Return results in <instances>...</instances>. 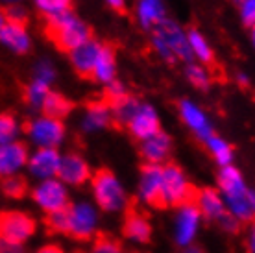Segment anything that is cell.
I'll return each mask as SVG.
<instances>
[{"label":"cell","mask_w":255,"mask_h":253,"mask_svg":"<svg viewBox=\"0 0 255 253\" xmlns=\"http://www.w3.org/2000/svg\"><path fill=\"white\" fill-rule=\"evenodd\" d=\"M45 33L59 50L67 54L93 39V32L89 26L82 22L70 9L54 15V17H46Z\"/></svg>","instance_id":"6da1fadb"},{"label":"cell","mask_w":255,"mask_h":253,"mask_svg":"<svg viewBox=\"0 0 255 253\" xmlns=\"http://www.w3.org/2000/svg\"><path fill=\"white\" fill-rule=\"evenodd\" d=\"M161 176H163V198L166 207L168 205L181 207L185 203L194 202L198 189L187 179L185 172L176 163L161 166Z\"/></svg>","instance_id":"7a4b0ae2"},{"label":"cell","mask_w":255,"mask_h":253,"mask_svg":"<svg viewBox=\"0 0 255 253\" xmlns=\"http://www.w3.org/2000/svg\"><path fill=\"white\" fill-rule=\"evenodd\" d=\"M91 183H93V194H95L98 207H102L104 211H109V213L126 207V192L111 170H108V168L96 170L91 177Z\"/></svg>","instance_id":"3957f363"},{"label":"cell","mask_w":255,"mask_h":253,"mask_svg":"<svg viewBox=\"0 0 255 253\" xmlns=\"http://www.w3.org/2000/svg\"><path fill=\"white\" fill-rule=\"evenodd\" d=\"M67 231L65 235H70L76 241H89L96 231V216L95 207L89 203H74L67 205Z\"/></svg>","instance_id":"277c9868"},{"label":"cell","mask_w":255,"mask_h":253,"mask_svg":"<svg viewBox=\"0 0 255 253\" xmlns=\"http://www.w3.org/2000/svg\"><path fill=\"white\" fill-rule=\"evenodd\" d=\"M35 233V220L22 211H6L0 215V239L22 244Z\"/></svg>","instance_id":"5b68a950"},{"label":"cell","mask_w":255,"mask_h":253,"mask_svg":"<svg viewBox=\"0 0 255 253\" xmlns=\"http://www.w3.org/2000/svg\"><path fill=\"white\" fill-rule=\"evenodd\" d=\"M32 198H33V202L37 203L46 215L56 213V211H61L69 205L67 189H65V185L61 183L59 179H56V177L43 179V181L32 190Z\"/></svg>","instance_id":"8992f818"},{"label":"cell","mask_w":255,"mask_h":253,"mask_svg":"<svg viewBox=\"0 0 255 253\" xmlns=\"http://www.w3.org/2000/svg\"><path fill=\"white\" fill-rule=\"evenodd\" d=\"M26 133L39 148H56L58 144H61L65 137V126L61 121L39 117L26 124Z\"/></svg>","instance_id":"52a82bcc"},{"label":"cell","mask_w":255,"mask_h":253,"mask_svg":"<svg viewBox=\"0 0 255 253\" xmlns=\"http://www.w3.org/2000/svg\"><path fill=\"white\" fill-rule=\"evenodd\" d=\"M140 200L155 209H166L163 198V176L159 165H142L140 166Z\"/></svg>","instance_id":"ba28073f"},{"label":"cell","mask_w":255,"mask_h":253,"mask_svg":"<svg viewBox=\"0 0 255 253\" xmlns=\"http://www.w3.org/2000/svg\"><path fill=\"white\" fill-rule=\"evenodd\" d=\"M153 35L172 52L174 57H179L183 61H191L192 54L189 43H187V33L174 20L163 19L157 26H153Z\"/></svg>","instance_id":"9c48e42d"},{"label":"cell","mask_w":255,"mask_h":253,"mask_svg":"<svg viewBox=\"0 0 255 253\" xmlns=\"http://www.w3.org/2000/svg\"><path fill=\"white\" fill-rule=\"evenodd\" d=\"M200 211L192 203H185L179 207L178 218H176V242L179 246H191L194 237L198 233V226H200Z\"/></svg>","instance_id":"30bf717a"},{"label":"cell","mask_w":255,"mask_h":253,"mask_svg":"<svg viewBox=\"0 0 255 253\" xmlns=\"http://www.w3.org/2000/svg\"><path fill=\"white\" fill-rule=\"evenodd\" d=\"M126 127L137 140H144L148 137L155 135L157 131H161L159 117H157V113H155V109L152 106H142L140 104L137 111H135V115L129 119Z\"/></svg>","instance_id":"8fae6325"},{"label":"cell","mask_w":255,"mask_h":253,"mask_svg":"<svg viewBox=\"0 0 255 253\" xmlns=\"http://www.w3.org/2000/svg\"><path fill=\"white\" fill-rule=\"evenodd\" d=\"M58 177L61 183L80 187V185H83L91 177V168L82 155L69 153V155L61 157V161H59Z\"/></svg>","instance_id":"7c38bea8"},{"label":"cell","mask_w":255,"mask_h":253,"mask_svg":"<svg viewBox=\"0 0 255 253\" xmlns=\"http://www.w3.org/2000/svg\"><path fill=\"white\" fill-rule=\"evenodd\" d=\"M122 233L126 239L139 244L150 241V235H152V226L148 216L139 211L135 205L126 207V216H124V226H122Z\"/></svg>","instance_id":"4fadbf2b"},{"label":"cell","mask_w":255,"mask_h":253,"mask_svg":"<svg viewBox=\"0 0 255 253\" xmlns=\"http://www.w3.org/2000/svg\"><path fill=\"white\" fill-rule=\"evenodd\" d=\"M61 155L56 148H39L26 165L30 166V172L39 179H52L58 176Z\"/></svg>","instance_id":"5bb4252c"},{"label":"cell","mask_w":255,"mask_h":253,"mask_svg":"<svg viewBox=\"0 0 255 253\" xmlns=\"http://www.w3.org/2000/svg\"><path fill=\"white\" fill-rule=\"evenodd\" d=\"M28 163V148L22 142L0 144V176H13Z\"/></svg>","instance_id":"9a60e30c"},{"label":"cell","mask_w":255,"mask_h":253,"mask_svg":"<svg viewBox=\"0 0 255 253\" xmlns=\"http://www.w3.org/2000/svg\"><path fill=\"white\" fill-rule=\"evenodd\" d=\"M172 148V140L165 131H157L148 139L140 140V155L146 161L144 165H161Z\"/></svg>","instance_id":"2e32d148"},{"label":"cell","mask_w":255,"mask_h":253,"mask_svg":"<svg viewBox=\"0 0 255 253\" xmlns=\"http://www.w3.org/2000/svg\"><path fill=\"white\" fill-rule=\"evenodd\" d=\"M100 48H102V43H98L96 39H89L87 43H83L82 46H78L76 50L70 52L72 67L82 78H91L96 57L100 54Z\"/></svg>","instance_id":"e0dca14e"},{"label":"cell","mask_w":255,"mask_h":253,"mask_svg":"<svg viewBox=\"0 0 255 253\" xmlns=\"http://www.w3.org/2000/svg\"><path fill=\"white\" fill-rule=\"evenodd\" d=\"M179 115H181L183 122H185L187 126L191 127L192 131L196 133L202 140L209 139L211 135L215 133L213 127H211L209 121H207V117H205V113L198 108L196 104H192L191 100L179 102Z\"/></svg>","instance_id":"ac0fdd59"},{"label":"cell","mask_w":255,"mask_h":253,"mask_svg":"<svg viewBox=\"0 0 255 253\" xmlns=\"http://www.w3.org/2000/svg\"><path fill=\"white\" fill-rule=\"evenodd\" d=\"M194 205L198 207L200 215H204L209 220H218L224 213H228L222 194L217 189H209V187L198 190L196 198H194Z\"/></svg>","instance_id":"d6986e66"},{"label":"cell","mask_w":255,"mask_h":253,"mask_svg":"<svg viewBox=\"0 0 255 253\" xmlns=\"http://www.w3.org/2000/svg\"><path fill=\"white\" fill-rule=\"evenodd\" d=\"M218 187L222 190V198L224 202L228 200H235V198L243 196L248 192V187L244 183L243 174L237 170L235 166H222V170L218 174Z\"/></svg>","instance_id":"ffe728a7"},{"label":"cell","mask_w":255,"mask_h":253,"mask_svg":"<svg viewBox=\"0 0 255 253\" xmlns=\"http://www.w3.org/2000/svg\"><path fill=\"white\" fill-rule=\"evenodd\" d=\"M115 74H117L115 50H113L109 44H102L100 54L96 57V63H95V69H93L91 78L96 80V82L111 83V82H115Z\"/></svg>","instance_id":"44dd1931"},{"label":"cell","mask_w":255,"mask_h":253,"mask_svg":"<svg viewBox=\"0 0 255 253\" xmlns=\"http://www.w3.org/2000/svg\"><path fill=\"white\" fill-rule=\"evenodd\" d=\"M0 43L6 44L7 48L13 50L15 54H26L32 46L26 26L9 24V22H6V26L0 32Z\"/></svg>","instance_id":"7402d4cb"},{"label":"cell","mask_w":255,"mask_h":253,"mask_svg":"<svg viewBox=\"0 0 255 253\" xmlns=\"http://www.w3.org/2000/svg\"><path fill=\"white\" fill-rule=\"evenodd\" d=\"M109 122H111V111H109L108 104L104 100L91 102L87 106L83 127L87 131H95V129H102V127L109 126Z\"/></svg>","instance_id":"603a6c76"},{"label":"cell","mask_w":255,"mask_h":253,"mask_svg":"<svg viewBox=\"0 0 255 253\" xmlns=\"http://www.w3.org/2000/svg\"><path fill=\"white\" fill-rule=\"evenodd\" d=\"M137 15L142 28H153L165 19L163 0H139Z\"/></svg>","instance_id":"cb8c5ba5"},{"label":"cell","mask_w":255,"mask_h":253,"mask_svg":"<svg viewBox=\"0 0 255 253\" xmlns=\"http://www.w3.org/2000/svg\"><path fill=\"white\" fill-rule=\"evenodd\" d=\"M41 109H43V117L61 121L63 117H67L72 111V102L69 98H65L63 95L50 91L45 100H43V104H41Z\"/></svg>","instance_id":"d4e9b609"},{"label":"cell","mask_w":255,"mask_h":253,"mask_svg":"<svg viewBox=\"0 0 255 253\" xmlns=\"http://www.w3.org/2000/svg\"><path fill=\"white\" fill-rule=\"evenodd\" d=\"M140 104L135 100L133 96L126 95L122 100H119L117 104L113 106H109V111H111V122H115L119 127H126L129 119L135 115L137 108H139Z\"/></svg>","instance_id":"484cf974"},{"label":"cell","mask_w":255,"mask_h":253,"mask_svg":"<svg viewBox=\"0 0 255 253\" xmlns=\"http://www.w3.org/2000/svg\"><path fill=\"white\" fill-rule=\"evenodd\" d=\"M187 43H189L191 54L196 56L202 63H205V65L215 63V56H213V50H211L209 43L205 41V37L198 32V30H189V32H187Z\"/></svg>","instance_id":"4316f807"},{"label":"cell","mask_w":255,"mask_h":253,"mask_svg":"<svg viewBox=\"0 0 255 253\" xmlns=\"http://www.w3.org/2000/svg\"><path fill=\"white\" fill-rule=\"evenodd\" d=\"M205 146H207V150L209 153L213 155V159L217 161L218 165L222 166H228L233 161V148H231L230 142H226L224 139H220L218 135H211L209 139L204 140Z\"/></svg>","instance_id":"83f0119b"},{"label":"cell","mask_w":255,"mask_h":253,"mask_svg":"<svg viewBox=\"0 0 255 253\" xmlns=\"http://www.w3.org/2000/svg\"><path fill=\"white\" fill-rule=\"evenodd\" d=\"M48 87H50V85L33 80L32 83H28V85L24 87V95H22V98H24V102L28 104V106H32V108H41L43 100H45L46 95L50 93V89Z\"/></svg>","instance_id":"f1b7e54d"},{"label":"cell","mask_w":255,"mask_h":253,"mask_svg":"<svg viewBox=\"0 0 255 253\" xmlns=\"http://www.w3.org/2000/svg\"><path fill=\"white\" fill-rule=\"evenodd\" d=\"M0 189H2V192H4L7 198L19 200V198H22L26 192H28V183H26L24 177L13 174V176H6L4 179H2Z\"/></svg>","instance_id":"f546056e"},{"label":"cell","mask_w":255,"mask_h":253,"mask_svg":"<svg viewBox=\"0 0 255 253\" xmlns=\"http://www.w3.org/2000/svg\"><path fill=\"white\" fill-rule=\"evenodd\" d=\"M19 133V124L17 119L9 113L0 115V144H6V142H13L15 137Z\"/></svg>","instance_id":"4dcf8cb0"},{"label":"cell","mask_w":255,"mask_h":253,"mask_svg":"<svg viewBox=\"0 0 255 253\" xmlns=\"http://www.w3.org/2000/svg\"><path fill=\"white\" fill-rule=\"evenodd\" d=\"M72 0H35V6L45 17H54L63 11H69Z\"/></svg>","instance_id":"1f68e13d"},{"label":"cell","mask_w":255,"mask_h":253,"mask_svg":"<svg viewBox=\"0 0 255 253\" xmlns=\"http://www.w3.org/2000/svg\"><path fill=\"white\" fill-rule=\"evenodd\" d=\"M187 78L198 89H207L211 85V82H213V78L209 76L207 69L202 67V65H194V63L187 67Z\"/></svg>","instance_id":"d6a6232c"},{"label":"cell","mask_w":255,"mask_h":253,"mask_svg":"<svg viewBox=\"0 0 255 253\" xmlns=\"http://www.w3.org/2000/svg\"><path fill=\"white\" fill-rule=\"evenodd\" d=\"M91 253H122V246L121 242L115 241L111 235L100 233L96 237Z\"/></svg>","instance_id":"836d02e7"},{"label":"cell","mask_w":255,"mask_h":253,"mask_svg":"<svg viewBox=\"0 0 255 253\" xmlns=\"http://www.w3.org/2000/svg\"><path fill=\"white\" fill-rule=\"evenodd\" d=\"M4 15H6V22H9V24H19V26L28 24V13L24 11V7L9 6L7 9H4Z\"/></svg>","instance_id":"e575fe53"},{"label":"cell","mask_w":255,"mask_h":253,"mask_svg":"<svg viewBox=\"0 0 255 253\" xmlns=\"http://www.w3.org/2000/svg\"><path fill=\"white\" fill-rule=\"evenodd\" d=\"M54 76H56V70L52 69V65L48 63V61H43V63L37 65L33 80H37V82H43V83H46V85H50V82L54 80Z\"/></svg>","instance_id":"d590c367"},{"label":"cell","mask_w":255,"mask_h":253,"mask_svg":"<svg viewBox=\"0 0 255 253\" xmlns=\"http://www.w3.org/2000/svg\"><path fill=\"white\" fill-rule=\"evenodd\" d=\"M241 15H243L244 24L248 28H254L255 22V0H243L241 4Z\"/></svg>","instance_id":"8d00e7d4"},{"label":"cell","mask_w":255,"mask_h":253,"mask_svg":"<svg viewBox=\"0 0 255 253\" xmlns=\"http://www.w3.org/2000/svg\"><path fill=\"white\" fill-rule=\"evenodd\" d=\"M217 222L220 224V228L226 229L228 233H237V231L241 229V222L237 220L233 215H230V213H224Z\"/></svg>","instance_id":"74e56055"},{"label":"cell","mask_w":255,"mask_h":253,"mask_svg":"<svg viewBox=\"0 0 255 253\" xmlns=\"http://www.w3.org/2000/svg\"><path fill=\"white\" fill-rule=\"evenodd\" d=\"M0 253H24V248H22V244L7 242L0 239Z\"/></svg>","instance_id":"f35d334b"},{"label":"cell","mask_w":255,"mask_h":253,"mask_svg":"<svg viewBox=\"0 0 255 253\" xmlns=\"http://www.w3.org/2000/svg\"><path fill=\"white\" fill-rule=\"evenodd\" d=\"M152 41H153V46H155V50L159 52V56L163 57L165 61H174V59H176V57L172 56V52L168 50V48H166L165 44L161 43V41H159V39H157V37H155V35H153Z\"/></svg>","instance_id":"ab89813d"},{"label":"cell","mask_w":255,"mask_h":253,"mask_svg":"<svg viewBox=\"0 0 255 253\" xmlns=\"http://www.w3.org/2000/svg\"><path fill=\"white\" fill-rule=\"evenodd\" d=\"M108 6L113 9V11L124 15L126 13V2L124 0H108Z\"/></svg>","instance_id":"60d3db41"},{"label":"cell","mask_w":255,"mask_h":253,"mask_svg":"<svg viewBox=\"0 0 255 253\" xmlns=\"http://www.w3.org/2000/svg\"><path fill=\"white\" fill-rule=\"evenodd\" d=\"M37 253H65V252L59 246H56V244H46V246L41 248Z\"/></svg>","instance_id":"b9f144b4"},{"label":"cell","mask_w":255,"mask_h":253,"mask_svg":"<svg viewBox=\"0 0 255 253\" xmlns=\"http://www.w3.org/2000/svg\"><path fill=\"white\" fill-rule=\"evenodd\" d=\"M181 253H204L200 248H194V246H187L185 248V252H181Z\"/></svg>","instance_id":"7bdbcfd3"},{"label":"cell","mask_w":255,"mask_h":253,"mask_svg":"<svg viewBox=\"0 0 255 253\" xmlns=\"http://www.w3.org/2000/svg\"><path fill=\"white\" fill-rule=\"evenodd\" d=\"M4 26H6V15H4V9H0V32Z\"/></svg>","instance_id":"ee69618b"},{"label":"cell","mask_w":255,"mask_h":253,"mask_svg":"<svg viewBox=\"0 0 255 253\" xmlns=\"http://www.w3.org/2000/svg\"><path fill=\"white\" fill-rule=\"evenodd\" d=\"M239 82H241V85H248V78L244 74H239Z\"/></svg>","instance_id":"f6af8a7d"},{"label":"cell","mask_w":255,"mask_h":253,"mask_svg":"<svg viewBox=\"0 0 255 253\" xmlns=\"http://www.w3.org/2000/svg\"><path fill=\"white\" fill-rule=\"evenodd\" d=\"M4 2H7V4H9V2H17V0H4Z\"/></svg>","instance_id":"bcb514c9"},{"label":"cell","mask_w":255,"mask_h":253,"mask_svg":"<svg viewBox=\"0 0 255 253\" xmlns=\"http://www.w3.org/2000/svg\"><path fill=\"white\" fill-rule=\"evenodd\" d=\"M235 2H237V4H241V2H243V0H235Z\"/></svg>","instance_id":"7dc6e473"}]
</instances>
